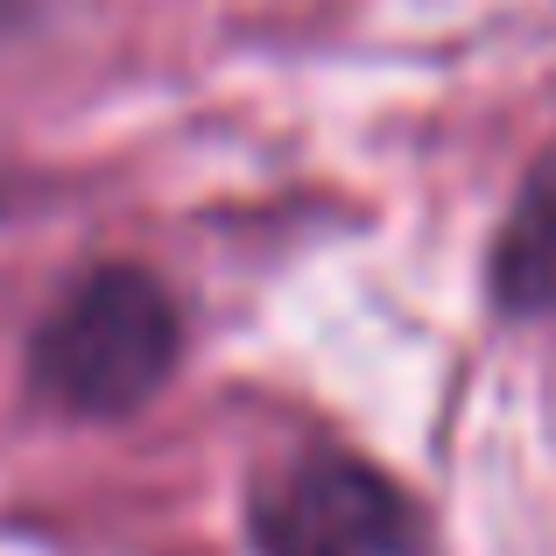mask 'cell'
Wrapping results in <instances>:
<instances>
[{
	"label": "cell",
	"mask_w": 556,
	"mask_h": 556,
	"mask_svg": "<svg viewBox=\"0 0 556 556\" xmlns=\"http://www.w3.org/2000/svg\"><path fill=\"white\" fill-rule=\"evenodd\" d=\"M184 353L169 289L141 268H92L50 311L36 339V380L71 416H135L163 394Z\"/></svg>",
	"instance_id": "6da1fadb"
},
{
	"label": "cell",
	"mask_w": 556,
	"mask_h": 556,
	"mask_svg": "<svg viewBox=\"0 0 556 556\" xmlns=\"http://www.w3.org/2000/svg\"><path fill=\"white\" fill-rule=\"evenodd\" d=\"M261 556H422L416 507L353 451H303L254 501Z\"/></svg>",
	"instance_id": "7a4b0ae2"
},
{
	"label": "cell",
	"mask_w": 556,
	"mask_h": 556,
	"mask_svg": "<svg viewBox=\"0 0 556 556\" xmlns=\"http://www.w3.org/2000/svg\"><path fill=\"white\" fill-rule=\"evenodd\" d=\"M493 289L521 317L556 311V141L543 149V163L529 169L501 240H493Z\"/></svg>",
	"instance_id": "3957f363"
}]
</instances>
